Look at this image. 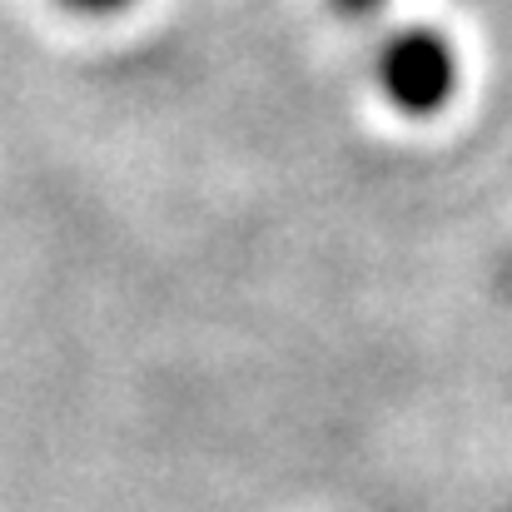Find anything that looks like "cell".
<instances>
[{"label":"cell","instance_id":"1","mask_svg":"<svg viewBox=\"0 0 512 512\" xmlns=\"http://www.w3.org/2000/svg\"><path fill=\"white\" fill-rule=\"evenodd\" d=\"M378 85L398 115H413V120L438 115L458 90V55H453L448 35H438L428 25L398 30L378 55Z\"/></svg>","mask_w":512,"mask_h":512},{"label":"cell","instance_id":"2","mask_svg":"<svg viewBox=\"0 0 512 512\" xmlns=\"http://www.w3.org/2000/svg\"><path fill=\"white\" fill-rule=\"evenodd\" d=\"M65 5H75V10H90V15H105V10H120V5H130V0H65Z\"/></svg>","mask_w":512,"mask_h":512},{"label":"cell","instance_id":"3","mask_svg":"<svg viewBox=\"0 0 512 512\" xmlns=\"http://www.w3.org/2000/svg\"><path fill=\"white\" fill-rule=\"evenodd\" d=\"M334 5H339L343 15H368V10H378L383 0H334Z\"/></svg>","mask_w":512,"mask_h":512}]
</instances>
